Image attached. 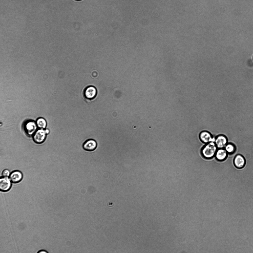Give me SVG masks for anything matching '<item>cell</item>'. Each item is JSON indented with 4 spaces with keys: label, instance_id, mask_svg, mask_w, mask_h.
Here are the masks:
<instances>
[{
    "label": "cell",
    "instance_id": "10",
    "mask_svg": "<svg viewBox=\"0 0 253 253\" xmlns=\"http://www.w3.org/2000/svg\"><path fill=\"white\" fill-rule=\"evenodd\" d=\"M234 163L235 166L238 168L240 169L244 167L245 164V160L243 156L238 154L234 158Z\"/></svg>",
    "mask_w": 253,
    "mask_h": 253
},
{
    "label": "cell",
    "instance_id": "5",
    "mask_svg": "<svg viewBox=\"0 0 253 253\" xmlns=\"http://www.w3.org/2000/svg\"><path fill=\"white\" fill-rule=\"evenodd\" d=\"M11 181L8 177H2L0 179V189L1 191L5 192L10 189Z\"/></svg>",
    "mask_w": 253,
    "mask_h": 253
},
{
    "label": "cell",
    "instance_id": "6",
    "mask_svg": "<svg viewBox=\"0 0 253 253\" xmlns=\"http://www.w3.org/2000/svg\"><path fill=\"white\" fill-rule=\"evenodd\" d=\"M228 139L224 135H220L215 138L214 142L218 148H224L228 143Z\"/></svg>",
    "mask_w": 253,
    "mask_h": 253
},
{
    "label": "cell",
    "instance_id": "12",
    "mask_svg": "<svg viewBox=\"0 0 253 253\" xmlns=\"http://www.w3.org/2000/svg\"><path fill=\"white\" fill-rule=\"evenodd\" d=\"M224 148L228 153L232 154L235 150V148L233 144L231 143H227Z\"/></svg>",
    "mask_w": 253,
    "mask_h": 253
},
{
    "label": "cell",
    "instance_id": "1",
    "mask_svg": "<svg viewBox=\"0 0 253 253\" xmlns=\"http://www.w3.org/2000/svg\"><path fill=\"white\" fill-rule=\"evenodd\" d=\"M218 149L214 142H211L203 147L201 150V153L204 157L206 159H211L215 155Z\"/></svg>",
    "mask_w": 253,
    "mask_h": 253
},
{
    "label": "cell",
    "instance_id": "11",
    "mask_svg": "<svg viewBox=\"0 0 253 253\" xmlns=\"http://www.w3.org/2000/svg\"><path fill=\"white\" fill-rule=\"evenodd\" d=\"M228 153L224 148H218L215 154L216 158L218 160L223 161L226 158Z\"/></svg>",
    "mask_w": 253,
    "mask_h": 253
},
{
    "label": "cell",
    "instance_id": "14",
    "mask_svg": "<svg viewBox=\"0 0 253 253\" xmlns=\"http://www.w3.org/2000/svg\"><path fill=\"white\" fill-rule=\"evenodd\" d=\"M9 171L8 169H6L4 170L2 173V176L5 177H8L10 174Z\"/></svg>",
    "mask_w": 253,
    "mask_h": 253
},
{
    "label": "cell",
    "instance_id": "4",
    "mask_svg": "<svg viewBox=\"0 0 253 253\" xmlns=\"http://www.w3.org/2000/svg\"><path fill=\"white\" fill-rule=\"evenodd\" d=\"M46 134L45 130L42 129L37 130L33 134V138L34 141L38 144L42 143L45 139Z\"/></svg>",
    "mask_w": 253,
    "mask_h": 253
},
{
    "label": "cell",
    "instance_id": "8",
    "mask_svg": "<svg viewBox=\"0 0 253 253\" xmlns=\"http://www.w3.org/2000/svg\"><path fill=\"white\" fill-rule=\"evenodd\" d=\"M97 144L94 140L90 139L86 141L83 144V147L85 150L88 151L94 150L96 148Z\"/></svg>",
    "mask_w": 253,
    "mask_h": 253
},
{
    "label": "cell",
    "instance_id": "9",
    "mask_svg": "<svg viewBox=\"0 0 253 253\" xmlns=\"http://www.w3.org/2000/svg\"><path fill=\"white\" fill-rule=\"evenodd\" d=\"M23 175L19 170H15L11 172L9 176V179L11 182L16 183L19 182L22 179Z\"/></svg>",
    "mask_w": 253,
    "mask_h": 253
},
{
    "label": "cell",
    "instance_id": "13",
    "mask_svg": "<svg viewBox=\"0 0 253 253\" xmlns=\"http://www.w3.org/2000/svg\"><path fill=\"white\" fill-rule=\"evenodd\" d=\"M36 124L37 126L39 128H44L46 126V123L45 120L42 118H40L37 120Z\"/></svg>",
    "mask_w": 253,
    "mask_h": 253
},
{
    "label": "cell",
    "instance_id": "2",
    "mask_svg": "<svg viewBox=\"0 0 253 253\" xmlns=\"http://www.w3.org/2000/svg\"><path fill=\"white\" fill-rule=\"evenodd\" d=\"M37 126L36 123L33 121L30 120L25 122L23 126V128L27 134L31 135L36 132Z\"/></svg>",
    "mask_w": 253,
    "mask_h": 253
},
{
    "label": "cell",
    "instance_id": "16",
    "mask_svg": "<svg viewBox=\"0 0 253 253\" xmlns=\"http://www.w3.org/2000/svg\"><path fill=\"white\" fill-rule=\"evenodd\" d=\"M45 132H46V134H48L49 133V130L48 129H46L45 130Z\"/></svg>",
    "mask_w": 253,
    "mask_h": 253
},
{
    "label": "cell",
    "instance_id": "15",
    "mask_svg": "<svg viewBox=\"0 0 253 253\" xmlns=\"http://www.w3.org/2000/svg\"><path fill=\"white\" fill-rule=\"evenodd\" d=\"M38 252L39 253H47V252L46 251H44V250H42V251H40V252L39 251Z\"/></svg>",
    "mask_w": 253,
    "mask_h": 253
},
{
    "label": "cell",
    "instance_id": "7",
    "mask_svg": "<svg viewBox=\"0 0 253 253\" xmlns=\"http://www.w3.org/2000/svg\"><path fill=\"white\" fill-rule=\"evenodd\" d=\"M97 90L93 86H89L87 87L84 91V95L87 99L91 100L95 98L97 95Z\"/></svg>",
    "mask_w": 253,
    "mask_h": 253
},
{
    "label": "cell",
    "instance_id": "3",
    "mask_svg": "<svg viewBox=\"0 0 253 253\" xmlns=\"http://www.w3.org/2000/svg\"><path fill=\"white\" fill-rule=\"evenodd\" d=\"M199 138L203 143L207 144L211 142H214L215 138L209 132L203 131L201 132L199 135Z\"/></svg>",
    "mask_w": 253,
    "mask_h": 253
}]
</instances>
